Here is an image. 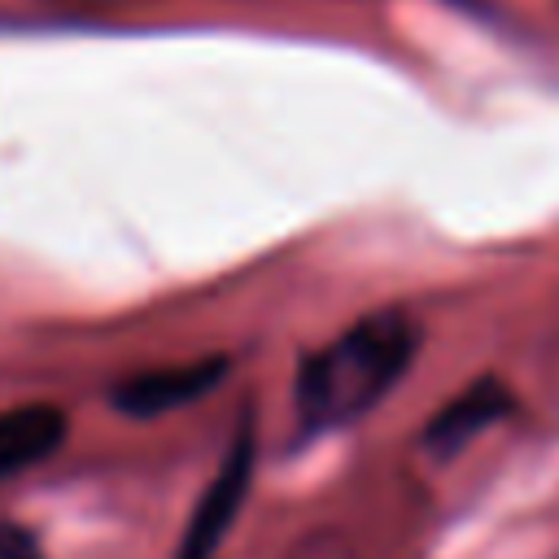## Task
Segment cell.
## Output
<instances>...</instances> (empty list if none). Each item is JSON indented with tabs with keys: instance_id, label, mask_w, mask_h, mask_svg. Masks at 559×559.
<instances>
[{
	"instance_id": "6da1fadb",
	"label": "cell",
	"mask_w": 559,
	"mask_h": 559,
	"mask_svg": "<svg viewBox=\"0 0 559 559\" xmlns=\"http://www.w3.org/2000/svg\"><path fill=\"white\" fill-rule=\"evenodd\" d=\"M419 354V328L406 310H376L345 328L297 367L293 402L306 437L345 428L380 406Z\"/></svg>"
},
{
	"instance_id": "7a4b0ae2",
	"label": "cell",
	"mask_w": 559,
	"mask_h": 559,
	"mask_svg": "<svg viewBox=\"0 0 559 559\" xmlns=\"http://www.w3.org/2000/svg\"><path fill=\"white\" fill-rule=\"evenodd\" d=\"M253 459H258V432H253V415H245L236 424V437L218 463V472L210 476V485L201 489L188 528L175 546V559H214L223 537L231 533V520L249 493V476H253Z\"/></svg>"
},
{
	"instance_id": "3957f363",
	"label": "cell",
	"mask_w": 559,
	"mask_h": 559,
	"mask_svg": "<svg viewBox=\"0 0 559 559\" xmlns=\"http://www.w3.org/2000/svg\"><path fill=\"white\" fill-rule=\"evenodd\" d=\"M227 367H231L227 358H192V362H175V367H148L135 376H122L109 389V402L127 419H157V415H170V411L205 397L227 376Z\"/></svg>"
},
{
	"instance_id": "277c9868",
	"label": "cell",
	"mask_w": 559,
	"mask_h": 559,
	"mask_svg": "<svg viewBox=\"0 0 559 559\" xmlns=\"http://www.w3.org/2000/svg\"><path fill=\"white\" fill-rule=\"evenodd\" d=\"M507 411H511L507 384H498V380H476V384H467L454 402H445V406L428 419V428H424V450H428L432 459H454V454H459L463 445H472L485 428H493Z\"/></svg>"
},
{
	"instance_id": "5b68a950",
	"label": "cell",
	"mask_w": 559,
	"mask_h": 559,
	"mask_svg": "<svg viewBox=\"0 0 559 559\" xmlns=\"http://www.w3.org/2000/svg\"><path fill=\"white\" fill-rule=\"evenodd\" d=\"M66 432H70V419L52 402H22L0 411V480L52 459Z\"/></svg>"
},
{
	"instance_id": "8992f818",
	"label": "cell",
	"mask_w": 559,
	"mask_h": 559,
	"mask_svg": "<svg viewBox=\"0 0 559 559\" xmlns=\"http://www.w3.org/2000/svg\"><path fill=\"white\" fill-rule=\"evenodd\" d=\"M0 559H44V546L22 524H0Z\"/></svg>"
}]
</instances>
